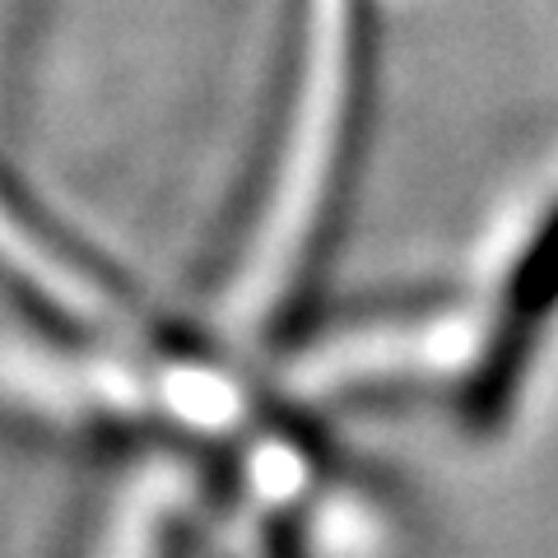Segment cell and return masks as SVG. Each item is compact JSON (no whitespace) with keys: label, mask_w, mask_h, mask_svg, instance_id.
Instances as JSON below:
<instances>
[{"label":"cell","mask_w":558,"mask_h":558,"mask_svg":"<svg viewBox=\"0 0 558 558\" xmlns=\"http://www.w3.org/2000/svg\"><path fill=\"white\" fill-rule=\"evenodd\" d=\"M373 94L368 0H293L256 159L205 266V303L229 336L299 344L359 186Z\"/></svg>","instance_id":"1"},{"label":"cell","mask_w":558,"mask_h":558,"mask_svg":"<svg viewBox=\"0 0 558 558\" xmlns=\"http://www.w3.org/2000/svg\"><path fill=\"white\" fill-rule=\"evenodd\" d=\"M558 317V201L535 219L531 238L521 242L508 275L498 284L494 312L484 322L465 368V418L475 428H498L512 414L531 363Z\"/></svg>","instance_id":"2"}]
</instances>
